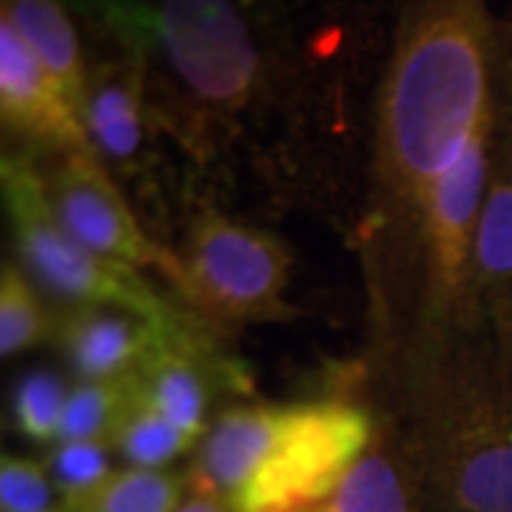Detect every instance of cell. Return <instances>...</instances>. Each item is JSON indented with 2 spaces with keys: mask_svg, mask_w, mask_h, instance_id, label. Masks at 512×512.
Here are the masks:
<instances>
[{
  "mask_svg": "<svg viewBox=\"0 0 512 512\" xmlns=\"http://www.w3.org/2000/svg\"><path fill=\"white\" fill-rule=\"evenodd\" d=\"M311 512H433V504L402 439L379 416V433L365 456Z\"/></svg>",
  "mask_w": 512,
  "mask_h": 512,
  "instance_id": "13",
  "label": "cell"
},
{
  "mask_svg": "<svg viewBox=\"0 0 512 512\" xmlns=\"http://www.w3.org/2000/svg\"><path fill=\"white\" fill-rule=\"evenodd\" d=\"M35 160L49 202L74 239L94 254L137 271H157L174 285L180 274L177 251L148 234L137 208L126 200L123 185L94 151H63Z\"/></svg>",
  "mask_w": 512,
  "mask_h": 512,
  "instance_id": "7",
  "label": "cell"
},
{
  "mask_svg": "<svg viewBox=\"0 0 512 512\" xmlns=\"http://www.w3.org/2000/svg\"><path fill=\"white\" fill-rule=\"evenodd\" d=\"M80 117L92 151L111 177L143 202L163 205L157 157L151 154V128L160 126L148 97L146 52L123 49L120 57L92 66Z\"/></svg>",
  "mask_w": 512,
  "mask_h": 512,
  "instance_id": "8",
  "label": "cell"
},
{
  "mask_svg": "<svg viewBox=\"0 0 512 512\" xmlns=\"http://www.w3.org/2000/svg\"><path fill=\"white\" fill-rule=\"evenodd\" d=\"M379 433L367 399L328 393L285 407L268 458L228 504L234 512H311L328 498Z\"/></svg>",
  "mask_w": 512,
  "mask_h": 512,
  "instance_id": "6",
  "label": "cell"
},
{
  "mask_svg": "<svg viewBox=\"0 0 512 512\" xmlns=\"http://www.w3.org/2000/svg\"><path fill=\"white\" fill-rule=\"evenodd\" d=\"M66 402H69V387L55 370L26 373L12 393L15 433L35 444H57Z\"/></svg>",
  "mask_w": 512,
  "mask_h": 512,
  "instance_id": "19",
  "label": "cell"
},
{
  "mask_svg": "<svg viewBox=\"0 0 512 512\" xmlns=\"http://www.w3.org/2000/svg\"><path fill=\"white\" fill-rule=\"evenodd\" d=\"M111 447L103 441H57L43 458L60 504H80L114 473Z\"/></svg>",
  "mask_w": 512,
  "mask_h": 512,
  "instance_id": "20",
  "label": "cell"
},
{
  "mask_svg": "<svg viewBox=\"0 0 512 512\" xmlns=\"http://www.w3.org/2000/svg\"><path fill=\"white\" fill-rule=\"evenodd\" d=\"M43 512H77V510H72V507H66V504H60V501H57L55 507H49V510H43Z\"/></svg>",
  "mask_w": 512,
  "mask_h": 512,
  "instance_id": "26",
  "label": "cell"
},
{
  "mask_svg": "<svg viewBox=\"0 0 512 512\" xmlns=\"http://www.w3.org/2000/svg\"><path fill=\"white\" fill-rule=\"evenodd\" d=\"M365 365V399L402 439L433 512H512V342L461 330Z\"/></svg>",
  "mask_w": 512,
  "mask_h": 512,
  "instance_id": "2",
  "label": "cell"
},
{
  "mask_svg": "<svg viewBox=\"0 0 512 512\" xmlns=\"http://www.w3.org/2000/svg\"><path fill=\"white\" fill-rule=\"evenodd\" d=\"M63 6H74L86 18L100 23L120 49L148 52L154 35V6L146 0H60Z\"/></svg>",
  "mask_w": 512,
  "mask_h": 512,
  "instance_id": "22",
  "label": "cell"
},
{
  "mask_svg": "<svg viewBox=\"0 0 512 512\" xmlns=\"http://www.w3.org/2000/svg\"><path fill=\"white\" fill-rule=\"evenodd\" d=\"M183 470H114L80 504H66L77 512H174L185 501Z\"/></svg>",
  "mask_w": 512,
  "mask_h": 512,
  "instance_id": "17",
  "label": "cell"
},
{
  "mask_svg": "<svg viewBox=\"0 0 512 512\" xmlns=\"http://www.w3.org/2000/svg\"><path fill=\"white\" fill-rule=\"evenodd\" d=\"M109 447L114 456L126 461V467L168 470L174 461L191 456L197 450V441L188 439L183 430H177L154 407H148L140 393H134V402L117 424Z\"/></svg>",
  "mask_w": 512,
  "mask_h": 512,
  "instance_id": "16",
  "label": "cell"
},
{
  "mask_svg": "<svg viewBox=\"0 0 512 512\" xmlns=\"http://www.w3.org/2000/svg\"><path fill=\"white\" fill-rule=\"evenodd\" d=\"M504 46L484 0H413L373 103L370 165L350 245L367 296V350L399 325L410 262L433 200L498 123Z\"/></svg>",
  "mask_w": 512,
  "mask_h": 512,
  "instance_id": "1",
  "label": "cell"
},
{
  "mask_svg": "<svg viewBox=\"0 0 512 512\" xmlns=\"http://www.w3.org/2000/svg\"><path fill=\"white\" fill-rule=\"evenodd\" d=\"M168 328L174 325H154L117 308L60 305L52 345H57L80 382L123 379L137 373Z\"/></svg>",
  "mask_w": 512,
  "mask_h": 512,
  "instance_id": "12",
  "label": "cell"
},
{
  "mask_svg": "<svg viewBox=\"0 0 512 512\" xmlns=\"http://www.w3.org/2000/svg\"><path fill=\"white\" fill-rule=\"evenodd\" d=\"M512 313V123L498 114L493 160L481 202L467 293L464 328L501 333Z\"/></svg>",
  "mask_w": 512,
  "mask_h": 512,
  "instance_id": "10",
  "label": "cell"
},
{
  "mask_svg": "<svg viewBox=\"0 0 512 512\" xmlns=\"http://www.w3.org/2000/svg\"><path fill=\"white\" fill-rule=\"evenodd\" d=\"M3 208L15 242V262L60 305H100L154 325H177L188 313L137 268L89 251L55 214L43 174L29 151L6 148L0 160Z\"/></svg>",
  "mask_w": 512,
  "mask_h": 512,
  "instance_id": "4",
  "label": "cell"
},
{
  "mask_svg": "<svg viewBox=\"0 0 512 512\" xmlns=\"http://www.w3.org/2000/svg\"><path fill=\"white\" fill-rule=\"evenodd\" d=\"M55 481L46 461L32 456L0 458V512H43L55 507Z\"/></svg>",
  "mask_w": 512,
  "mask_h": 512,
  "instance_id": "21",
  "label": "cell"
},
{
  "mask_svg": "<svg viewBox=\"0 0 512 512\" xmlns=\"http://www.w3.org/2000/svg\"><path fill=\"white\" fill-rule=\"evenodd\" d=\"M174 293L188 311L222 333L239 325L291 319L285 299L291 251L282 239L220 208H200L177 248Z\"/></svg>",
  "mask_w": 512,
  "mask_h": 512,
  "instance_id": "5",
  "label": "cell"
},
{
  "mask_svg": "<svg viewBox=\"0 0 512 512\" xmlns=\"http://www.w3.org/2000/svg\"><path fill=\"white\" fill-rule=\"evenodd\" d=\"M0 114L12 148L32 157L92 151L80 111L9 20L0 18Z\"/></svg>",
  "mask_w": 512,
  "mask_h": 512,
  "instance_id": "9",
  "label": "cell"
},
{
  "mask_svg": "<svg viewBox=\"0 0 512 512\" xmlns=\"http://www.w3.org/2000/svg\"><path fill=\"white\" fill-rule=\"evenodd\" d=\"M288 404L237 402L222 407L183 467L188 495L231 504L268 458Z\"/></svg>",
  "mask_w": 512,
  "mask_h": 512,
  "instance_id": "11",
  "label": "cell"
},
{
  "mask_svg": "<svg viewBox=\"0 0 512 512\" xmlns=\"http://www.w3.org/2000/svg\"><path fill=\"white\" fill-rule=\"evenodd\" d=\"M134 373L123 379L77 382L69 390L57 441H103L109 444L120 419L134 402Z\"/></svg>",
  "mask_w": 512,
  "mask_h": 512,
  "instance_id": "18",
  "label": "cell"
},
{
  "mask_svg": "<svg viewBox=\"0 0 512 512\" xmlns=\"http://www.w3.org/2000/svg\"><path fill=\"white\" fill-rule=\"evenodd\" d=\"M174 512H234L228 504L214 501V498H202V495H185V501Z\"/></svg>",
  "mask_w": 512,
  "mask_h": 512,
  "instance_id": "24",
  "label": "cell"
},
{
  "mask_svg": "<svg viewBox=\"0 0 512 512\" xmlns=\"http://www.w3.org/2000/svg\"><path fill=\"white\" fill-rule=\"evenodd\" d=\"M501 114L512 123V40H501Z\"/></svg>",
  "mask_w": 512,
  "mask_h": 512,
  "instance_id": "23",
  "label": "cell"
},
{
  "mask_svg": "<svg viewBox=\"0 0 512 512\" xmlns=\"http://www.w3.org/2000/svg\"><path fill=\"white\" fill-rule=\"evenodd\" d=\"M498 336H501V339H507V342H512V313H510V322H507V328L501 330Z\"/></svg>",
  "mask_w": 512,
  "mask_h": 512,
  "instance_id": "25",
  "label": "cell"
},
{
  "mask_svg": "<svg viewBox=\"0 0 512 512\" xmlns=\"http://www.w3.org/2000/svg\"><path fill=\"white\" fill-rule=\"evenodd\" d=\"M46 296L49 293L15 259H3L0 268V356L3 359L49 345L55 339L57 305H49Z\"/></svg>",
  "mask_w": 512,
  "mask_h": 512,
  "instance_id": "15",
  "label": "cell"
},
{
  "mask_svg": "<svg viewBox=\"0 0 512 512\" xmlns=\"http://www.w3.org/2000/svg\"><path fill=\"white\" fill-rule=\"evenodd\" d=\"M0 18L9 20L23 43L35 52L43 69L55 77L60 92L77 111L89 86V66L83 60L80 37L60 0H3Z\"/></svg>",
  "mask_w": 512,
  "mask_h": 512,
  "instance_id": "14",
  "label": "cell"
},
{
  "mask_svg": "<svg viewBox=\"0 0 512 512\" xmlns=\"http://www.w3.org/2000/svg\"><path fill=\"white\" fill-rule=\"evenodd\" d=\"M148 60L157 126L202 174L228 163L245 126L271 94L262 43L237 0H160Z\"/></svg>",
  "mask_w": 512,
  "mask_h": 512,
  "instance_id": "3",
  "label": "cell"
}]
</instances>
